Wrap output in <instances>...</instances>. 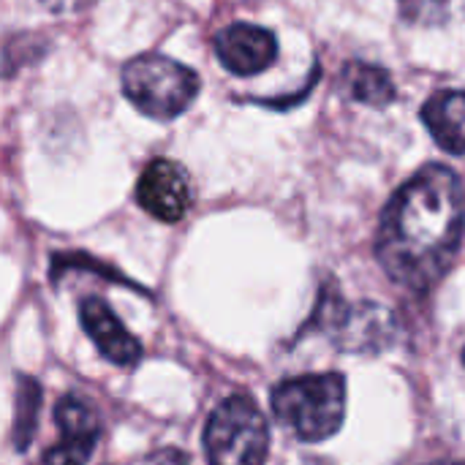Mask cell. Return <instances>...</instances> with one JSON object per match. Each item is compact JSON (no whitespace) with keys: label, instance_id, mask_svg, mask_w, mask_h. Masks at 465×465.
Masks as SVG:
<instances>
[{"label":"cell","instance_id":"cell-8","mask_svg":"<svg viewBox=\"0 0 465 465\" xmlns=\"http://www.w3.org/2000/svg\"><path fill=\"white\" fill-rule=\"evenodd\" d=\"M215 57L237 76H253L278 60V41L267 27L234 22L215 35Z\"/></svg>","mask_w":465,"mask_h":465},{"label":"cell","instance_id":"cell-7","mask_svg":"<svg viewBox=\"0 0 465 465\" xmlns=\"http://www.w3.org/2000/svg\"><path fill=\"white\" fill-rule=\"evenodd\" d=\"M54 425L60 439L46 450L44 465H87L98 441V414L79 395H65L54 406Z\"/></svg>","mask_w":465,"mask_h":465},{"label":"cell","instance_id":"cell-16","mask_svg":"<svg viewBox=\"0 0 465 465\" xmlns=\"http://www.w3.org/2000/svg\"><path fill=\"white\" fill-rule=\"evenodd\" d=\"M433 465H465V463H455V460H444V463H433Z\"/></svg>","mask_w":465,"mask_h":465},{"label":"cell","instance_id":"cell-5","mask_svg":"<svg viewBox=\"0 0 465 465\" xmlns=\"http://www.w3.org/2000/svg\"><path fill=\"white\" fill-rule=\"evenodd\" d=\"M330 324L335 327V341L343 351H381L392 346L395 341V313L376 305V302H360V305H343L338 297H324Z\"/></svg>","mask_w":465,"mask_h":465},{"label":"cell","instance_id":"cell-1","mask_svg":"<svg viewBox=\"0 0 465 465\" xmlns=\"http://www.w3.org/2000/svg\"><path fill=\"white\" fill-rule=\"evenodd\" d=\"M463 232V183L450 166L433 163L403 183L384 207L376 256L395 283L428 292L452 267Z\"/></svg>","mask_w":465,"mask_h":465},{"label":"cell","instance_id":"cell-12","mask_svg":"<svg viewBox=\"0 0 465 465\" xmlns=\"http://www.w3.org/2000/svg\"><path fill=\"white\" fill-rule=\"evenodd\" d=\"M41 390L33 379H19V401H16V422H14V444L16 450H27L30 436L35 430Z\"/></svg>","mask_w":465,"mask_h":465},{"label":"cell","instance_id":"cell-17","mask_svg":"<svg viewBox=\"0 0 465 465\" xmlns=\"http://www.w3.org/2000/svg\"><path fill=\"white\" fill-rule=\"evenodd\" d=\"M463 365H465V351H463Z\"/></svg>","mask_w":465,"mask_h":465},{"label":"cell","instance_id":"cell-3","mask_svg":"<svg viewBox=\"0 0 465 465\" xmlns=\"http://www.w3.org/2000/svg\"><path fill=\"white\" fill-rule=\"evenodd\" d=\"M123 93L142 114L172 120L196 101L199 76L196 71L166 54L147 52L125 63Z\"/></svg>","mask_w":465,"mask_h":465},{"label":"cell","instance_id":"cell-2","mask_svg":"<svg viewBox=\"0 0 465 465\" xmlns=\"http://www.w3.org/2000/svg\"><path fill=\"white\" fill-rule=\"evenodd\" d=\"M272 414L300 441H324L343 425L346 381L341 373H311L281 381L272 392Z\"/></svg>","mask_w":465,"mask_h":465},{"label":"cell","instance_id":"cell-11","mask_svg":"<svg viewBox=\"0 0 465 465\" xmlns=\"http://www.w3.org/2000/svg\"><path fill=\"white\" fill-rule=\"evenodd\" d=\"M343 87L346 93L365 104V106H373V109H387L395 98H398V90H395V82H392V74L381 65H373V63H349L343 68Z\"/></svg>","mask_w":465,"mask_h":465},{"label":"cell","instance_id":"cell-13","mask_svg":"<svg viewBox=\"0 0 465 465\" xmlns=\"http://www.w3.org/2000/svg\"><path fill=\"white\" fill-rule=\"evenodd\" d=\"M398 5L403 19L411 25H444L458 0H398Z\"/></svg>","mask_w":465,"mask_h":465},{"label":"cell","instance_id":"cell-6","mask_svg":"<svg viewBox=\"0 0 465 465\" xmlns=\"http://www.w3.org/2000/svg\"><path fill=\"white\" fill-rule=\"evenodd\" d=\"M136 202L147 215L177 223L191 207V180L185 169L169 158L150 161L136 183Z\"/></svg>","mask_w":465,"mask_h":465},{"label":"cell","instance_id":"cell-14","mask_svg":"<svg viewBox=\"0 0 465 465\" xmlns=\"http://www.w3.org/2000/svg\"><path fill=\"white\" fill-rule=\"evenodd\" d=\"M147 465H188V458L177 450H161L147 460Z\"/></svg>","mask_w":465,"mask_h":465},{"label":"cell","instance_id":"cell-4","mask_svg":"<svg viewBox=\"0 0 465 465\" xmlns=\"http://www.w3.org/2000/svg\"><path fill=\"white\" fill-rule=\"evenodd\" d=\"M270 428L248 395L226 398L207 420L204 455L210 465H264Z\"/></svg>","mask_w":465,"mask_h":465},{"label":"cell","instance_id":"cell-10","mask_svg":"<svg viewBox=\"0 0 465 465\" xmlns=\"http://www.w3.org/2000/svg\"><path fill=\"white\" fill-rule=\"evenodd\" d=\"M422 123L447 153H465V90H439L422 106Z\"/></svg>","mask_w":465,"mask_h":465},{"label":"cell","instance_id":"cell-15","mask_svg":"<svg viewBox=\"0 0 465 465\" xmlns=\"http://www.w3.org/2000/svg\"><path fill=\"white\" fill-rule=\"evenodd\" d=\"M46 8H52V11H60V14H65V11H79V8H84V5H90L93 0H41Z\"/></svg>","mask_w":465,"mask_h":465},{"label":"cell","instance_id":"cell-9","mask_svg":"<svg viewBox=\"0 0 465 465\" xmlns=\"http://www.w3.org/2000/svg\"><path fill=\"white\" fill-rule=\"evenodd\" d=\"M79 319L95 349L114 365H136L142 360V343L123 327V322L114 316V311L98 300L87 297L79 305Z\"/></svg>","mask_w":465,"mask_h":465}]
</instances>
